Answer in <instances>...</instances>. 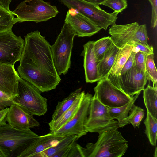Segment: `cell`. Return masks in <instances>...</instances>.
I'll list each match as a JSON object with an SVG mask.
<instances>
[{"mask_svg": "<svg viewBox=\"0 0 157 157\" xmlns=\"http://www.w3.org/2000/svg\"><path fill=\"white\" fill-rule=\"evenodd\" d=\"M25 39L17 69L19 76L41 92L56 89L61 79L54 66L51 45L38 30L28 33Z\"/></svg>", "mask_w": 157, "mask_h": 157, "instance_id": "1", "label": "cell"}, {"mask_svg": "<svg viewBox=\"0 0 157 157\" xmlns=\"http://www.w3.org/2000/svg\"><path fill=\"white\" fill-rule=\"evenodd\" d=\"M97 141L83 148L84 157H121L128 147L127 141L118 129L99 133Z\"/></svg>", "mask_w": 157, "mask_h": 157, "instance_id": "2", "label": "cell"}, {"mask_svg": "<svg viewBox=\"0 0 157 157\" xmlns=\"http://www.w3.org/2000/svg\"><path fill=\"white\" fill-rule=\"evenodd\" d=\"M76 36L70 26L64 22L55 42L51 46L54 66L59 75L66 74L70 67L73 40Z\"/></svg>", "mask_w": 157, "mask_h": 157, "instance_id": "3", "label": "cell"}, {"mask_svg": "<svg viewBox=\"0 0 157 157\" xmlns=\"http://www.w3.org/2000/svg\"><path fill=\"white\" fill-rule=\"evenodd\" d=\"M34 86L20 76L18 78V94L13 101L30 114L40 116L48 109L47 100Z\"/></svg>", "mask_w": 157, "mask_h": 157, "instance_id": "4", "label": "cell"}, {"mask_svg": "<svg viewBox=\"0 0 157 157\" xmlns=\"http://www.w3.org/2000/svg\"><path fill=\"white\" fill-rule=\"evenodd\" d=\"M40 136L30 129L20 130L6 123L0 127V147L8 151L10 156L18 157Z\"/></svg>", "mask_w": 157, "mask_h": 157, "instance_id": "5", "label": "cell"}, {"mask_svg": "<svg viewBox=\"0 0 157 157\" xmlns=\"http://www.w3.org/2000/svg\"><path fill=\"white\" fill-rule=\"evenodd\" d=\"M17 22L46 21L55 17L59 12L56 6L43 0H24L13 11Z\"/></svg>", "mask_w": 157, "mask_h": 157, "instance_id": "6", "label": "cell"}, {"mask_svg": "<svg viewBox=\"0 0 157 157\" xmlns=\"http://www.w3.org/2000/svg\"><path fill=\"white\" fill-rule=\"evenodd\" d=\"M110 38L113 44L119 48L125 45H132L135 43L148 45L146 26L140 25L138 22L122 25H112L109 30Z\"/></svg>", "mask_w": 157, "mask_h": 157, "instance_id": "7", "label": "cell"}, {"mask_svg": "<svg viewBox=\"0 0 157 157\" xmlns=\"http://www.w3.org/2000/svg\"><path fill=\"white\" fill-rule=\"evenodd\" d=\"M68 8L75 10L92 21L101 29L106 30L109 25L115 23L118 13H109L99 5L84 0H58Z\"/></svg>", "mask_w": 157, "mask_h": 157, "instance_id": "8", "label": "cell"}, {"mask_svg": "<svg viewBox=\"0 0 157 157\" xmlns=\"http://www.w3.org/2000/svg\"><path fill=\"white\" fill-rule=\"evenodd\" d=\"M119 128L118 121L112 118L108 107L93 96L85 125L86 132L99 133L106 131L118 129Z\"/></svg>", "mask_w": 157, "mask_h": 157, "instance_id": "9", "label": "cell"}, {"mask_svg": "<svg viewBox=\"0 0 157 157\" xmlns=\"http://www.w3.org/2000/svg\"><path fill=\"white\" fill-rule=\"evenodd\" d=\"M98 82L94 88V96L101 103L108 108L122 106L129 102L133 96L127 94L113 84L106 78Z\"/></svg>", "mask_w": 157, "mask_h": 157, "instance_id": "10", "label": "cell"}, {"mask_svg": "<svg viewBox=\"0 0 157 157\" xmlns=\"http://www.w3.org/2000/svg\"><path fill=\"white\" fill-rule=\"evenodd\" d=\"M25 40L12 29L0 33V64L14 66L19 61Z\"/></svg>", "mask_w": 157, "mask_h": 157, "instance_id": "11", "label": "cell"}, {"mask_svg": "<svg viewBox=\"0 0 157 157\" xmlns=\"http://www.w3.org/2000/svg\"><path fill=\"white\" fill-rule=\"evenodd\" d=\"M92 94L85 93L77 111L72 118L55 133L65 136L76 135L78 138L86 135L85 125L88 117Z\"/></svg>", "mask_w": 157, "mask_h": 157, "instance_id": "12", "label": "cell"}, {"mask_svg": "<svg viewBox=\"0 0 157 157\" xmlns=\"http://www.w3.org/2000/svg\"><path fill=\"white\" fill-rule=\"evenodd\" d=\"M147 80L145 72L137 70L134 64L120 75L118 88L129 96H132L144 89Z\"/></svg>", "mask_w": 157, "mask_h": 157, "instance_id": "13", "label": "cell"}, {"mask_svg": "<svg viewBox=\"0 0 157 157\" xmlns=\"http://www.w3.org/2000/svg\"><path fill=\"white\" fill-rule=\"evenodd\" d=\"M6 120L8 124L20 130H29L40 125L32 115L16 103L9 107Z\"/></svg>", "mask_w": 157, "mask_h": 157, "instance_id": "14", "label": "cell"}, {"mask_svg": "<svg viewBox=\"0 0 157 157\" xmlns=\"http://www.w3.org/2000/svg\"><path fill=\"white\" fill-rule=\"evenodd\" d=\"M64 21L70 26L78 37H90L101 29L78 12L73 13L70 10L67 11Z\"/></svg>", "mask_w": 157, "mask_h": 157, "instance_id": "15", "label": "cell"}, {"mask_svg": "<svg viewBox=\"0 0 157 157\" xmlns=\"http://www.w3.org/2000/svg\"><path fill=\"white\" fill-rule=\"evenodd\" d=\"M66 136L51 132L40 136L21 152L18 157H34L39 153L55 146Z\"/></svg>", "mask_w": 157, "mask_h": 157, "instance_id": "16", "label": "cell"}, {"mask_svg": "<svg viewBox=\"0 0 157 157\" xmlns=\"http://www.w3.org/2000/svg\"><path fill=\"white\" fill-rule=\"evenodd\" d=\"M19 77L14 66L0 64V90L13 98L17 96Z\"/></svg>", "mask_w": 157, "mask_h": 157, "instance_id": "17", "label": "cell"}, {"mask_svg": "<svg viewBox=\"0 0 157 157\" xmlns=\"http://www.w3.org/2000/svg\"><path fill=\"white\" fill-rule=\"evenodd\" d=\"M94 42L89 41L84 44L81 53L84 57L83 66L86 83H92L99 81L97 69L98 62L94 51Z\"/></svg>", "mask_w": 157, "mask_h": 157, "instance_id": "18", "label": "cell"}, {"mask_svg": "<svg viewBox=\"0 0 157 157\" xmlns=\"http://www.w3.org/2000/svg\"><path fill=\"white\" fill-rule=\"evenodd\" d=\"M133 48V45H127L119 49L112 67L106 78L117 87L121 71L132 52Z\"/></svg>", "mask_w": 157, "mask_h": 157, "instance_id": "19", "label": "cell"}, {"mask_svg": "<svg viewBox=\"0 0 157 157\" xmlns=\"http://www.w3.org/2000/svg\"><path fill=\"white\" fill-rule=\"evenodd\" d=\"M78 139L76 135L67 136L55 146L39 153L34 157H67L72 145Z\"/></svg>", "mask_w": 157, "mask_h": 157, "instance_id": "20", "label": "cell"}, {"mask_svg": "<svg viewBox=\"0 0 157 157\" xmlns=\"http://www.w3.org/2000/svg\"><path fill=\"white\" fill-rule=\"evenodd\" d=\"M85 93L84 91H82L80 95L70 108L56 120L54 121L51 120L48 124L50 132L55 133L72 118L78 110Z\"/></svg>", "mask_w": 157, "mask_h": 157, "instance_id": "21", "label": "cell"}, {"mask_svg": "<svg viewBox=\"0 0 157 157\" xmlns=\"http://www.w3.org/2000/svg\"><path fill=\"white\" fill-rule=\"evenodd\" d=\"M119 49L113 44L105 52L103 59L98 63L97 69L99 80L107 78Z\"/></svg>", "mask_w": 157, "mask_h": 157, "instance_id": "22", "label": "cell"}, {"mask_svg": "<svg viewBox=\"0 0 157 157\" xmlns=\"http://www.w3.org/2000/svg\"><path fill=\"white\" fill-rule=\"evenodd\" d=\"M140 93L134 95L131 100L125 105L116 108L108 107L109 113L112 118L118 121L119 128L127 125L125 120L127 117L129 113Z\"/></svg>", "mask_w": 157, "mask_h": 157, "instance_id": "23", "label": "cell"}, {"mask_svg": "<svg viewBox=\"0 0 157 157\" xmlns=\"http://www.w3.org/2000/svg\"><path fill=\"white\" fill-rule=\"evenodd\" d=\"M143 90V98L147 111L157 119V85L149 84Z\"/></svg>", "mask_w": 157, "mask_h": 157, "instance_id": "24", "label": "cell"}, {"mask_svg": "<svg viewBox=\"0 0 157 157\" xmlns=\"http://www.w3.org/2000/svg\"><path fill=\"white\" fill-rule=\"evenodd\" d=\"M81 88L77 89L71 92L63 101L59 102L52 114V121L57 119L64 112L70 108L80 95L82 92Z\"/></svg>", "mask_w": 157, "mask_h": 157, "instance_id": "25", "label": "cell"}, {"mask_svg": "<svg viewBox=\"0 0 157 157\" xmlns=\"http://www.w3.org/2000/svg\"><path fill=\"white\" fill-rule=\"evenodd\" d=\"M144 123L145 126V133L150 143L152 146H155L157 136V119L147 111Z\"/></svg>", "mask_w": 157, "mask_h": 157, "instance_id": "26", "label": "cell"}, {"mask_svg": "<svg viewBox=\"0 0 157 157\" xmlns=\"http://www.w3.org/2000/svg\"><path fill=\"white\" fill-rule=\"evenodd\" d=\"M113 44L109 36L102 38L94 42V51L98 63L103 59L105 52Z\"/></svg>", "mask_w": 157, "mask_h": 157, "instance_id": "27", "label": "cell"}, {"mask_svg": "<svg viewBox=\"0 0 157 157\" xmlns=\"http://www.w3.org/2000/svg\"><path fill=\"white\" fill-rule=\"evenodd\" d=\"M16 17L11 11H8L0 6V33L12 29L17 23Z\"/></svg>", "mask_w": 157, "mask_h": 157, "instance_id": "28", "label": "cell"}, {"mask_svg": "<svg viewBox=\"0 0 157 157\" xmlns=\"http://www.w3.org/2000/svg\"><path fill=\"white\" fill-rule=\"evenodd\" d=\"M145 110L134 105L131 109L127 117L125 120L126 124H131L134 127H139L144 115Z\"/></svg>", "mask_w": 157, "mask_h": 157, "instance_id": "29", "label": "cell"}, {"mask_svg": "<svg viewBox=\"0 0 157 157\" xmlns=\"http://www.w3.org/2000/svg\"><path fill=\"white\" fill-rule=\"evenodd\" d=\"M154 54L148 55L145 65V72L148 80L152 82L153 85H157V71L154 60Z\"/></svg>", "mask_w": 157, "mask_h": 157, "instance_id": "30", "label": "cell"}, {"mask_svg": "<svg viewBox=\"0 0 157 157\" xmlns=\"http://www.w3.org/2000/svg\"><path fill=\"white\" fill-rule=\"evenodd\" d=\"M101 5L109 7L119 13L127 7V0H107Z\"/></svg>", "mask_w": 157, "mask_h": 157, "instance_id": "31", "label": "cell"}, {"mask_svg": "<svg viewBox=\"0 0 157 157\" xmlns=\"http://www.w3.org/2000/svg\"><path fill=\"white\" fill-rule=\"evenodd\" d=\"M147 55L140 51L135 52L134 55V64L137 70L145 72V65Z\"/></svg>", "mask_w": 157, "mask_h": 157, "instance_id": "32", "label": "cell"}, {"mask_svg": "<svg viewBox=\"0 0 157 157\" xmlns=\"http://www.w3.org/2000/svg\"><path fill=\"white\" fill-rule=\"evenodd\" d=\"M13 98L0 90V110L15 104Z\"/></svg>", "mask_w": 157, "mask_h": 157, "instance_id": "33", "label": "cell"}, {"mask_svg": "<svg viewBox=\"0 0 157 157\" xmlns=\"http://www.w3.org/2000/svg\"><path fill=\"white\" fill-rule=\"evenodd\" d=\"M83 147L75 142L71 147L67 157H84Z\"/></svg>", "mask_w": 157, "mask_h": 157, "instance_id": "34", "label": "cell"}, {"mask_svg": "<svg viewBox=\"0 0 157 157\" xmlns=\"http://www.w3.org/2000/svg\"><path fill=\"white\" fill-rule=\"evenodd\" d=\"M133 45V48L132 51L135 52L140 51L147 55L154 54L152 46L136 43H135Z\"/></svg>", "mask_w": 157, "mask_h": 157, "instance_id": "35", "label": "cell"}, {"mask_svg": "<svg viewBox=\"0 0 157 157\" xmlns=\"http://www.w3.org/2000/svg\"><path fill=\"white\" fill-rule=\"evenodd\" d=\"M152 7L151 25L154 28L157 25V0H148Z\"/></svg>", "mask_w": 157, "mask_h": 157, "instance_id": "36", "label": "cell"}, {"mask_svg": "<svg viewBox=\"0 0 157 157\" xmlns=\"http://www.w3.org/2000/svg\"><path fill=\"white\" fill-rule=\"evenodd\" d=\"M135 53V52L133 51L132 52L121 71L120 75L124 74L134 65V55Z\"/></svg>", "mask_w": 157, "mask_h": 157, "instance_id": "37", "label": "cell"}, {"mask_svg": "<svg viewBox=\"0 0 157 157\" xmlns=\"http://www.w3.org/2000/svg\"><path fill=\"white\" fill-rule=\"evenodd\" d=\"M9 109L8 107L0 110V127L6 123V117Z\"/></svg>", "mask_w": 157, "mask_h": 157, "instance_id": "38", "label": "cell"}, {"mask_svg": "<svg viewBox=\"0 0 157 157\" xmlns=\"http://www.w3.org/2000/svg\"><path fill=\"white\" fill-rule=\"evenodd\" d=\"M12 0H0V6L8 11H10L9 5Z\"/></svg>", "mask_w": 157, "mask_h": 157, "instance_id": "39", "label": "cell"}, {"mask_svg": "<svg viewBox=\"0 0 157 157\" xmlns=\"http://www.w3.org/2000/svg\"><path fill=\"white\" fill-rule=\"evenodd\" d=\"M10 156V153L8 151L0 147V157H8Z\"/></svg>", "mask_w": 157, "mask_h": 157, "instance_id": "40", "label": "cell"}, {"mask_svg": "<svg viewBox=\"0 0 157 157\" xmlns=\"http://www.w3.org/2000/svg\"><path fill=\"white\" fill-rule=\"evenodd\" d=\"M90 3L99 5L107 0H84Z\"/></svg>", "mask_w": 157, "mask_h": 157, "instance_id": "41", "label": "cell"}, {"mask_svg": "<svg viewBox=\"0 0 157 157\" xmlns=\"http://www.w3.org/2000/svg\"><path fill=\"white\" fill-rule=\"evenodd\" d=\"M157 149L156 147H155V153H154V156L155 157H157Z\"/></svg>", "mask_w": 157, "mask_h": 157, "instance_id": "42", "label": "cell"}]
</instances>
